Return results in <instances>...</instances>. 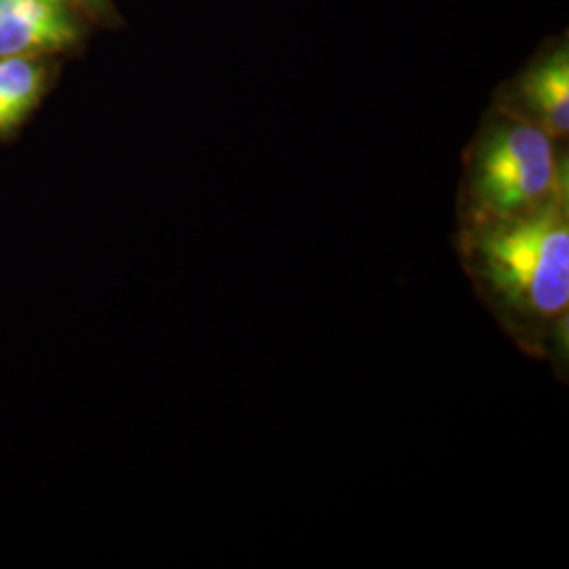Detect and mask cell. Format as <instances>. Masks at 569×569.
Wrapping results in <instances>:
<instances>
[{
    "label": "cell",
    "mask_w": 569,
    "mask_h": 569,
    "mask_svg": "<svg viewBox=\"0 0 569 569\" xmlns=\"http://www.w3.org/2000/svg\"><path fill=\"white\" fill-rule=\"evenodd\" d=\"M496 102L540 127L555 142H566L569 136L568 42H559L540 53L500 91Z\"/></svg>",
    "instance_id": "3957f363"
},
{
    "label": "cell",
    "mask_w": 569,
    "mask_h": 569,
    "mask_svg": "<svg viewBox=\"0 0 569 569\" xmlns=\"http://www.w3.org/2000/svg\"><path fill=\"white\" fill-rule=\"evenodd\" d=\"M569 197L568 157L533 122L493 102L465 154L458 228L509 222Z\"/></svg>",
    "instance_id": "7a4b0ae2"
},
{
    "label": "cell",
    "mask_w": 569,
    "mask_h": 569,
    "mask_svg": "<svg viewBox=\"0 0 569 569\" xmlns=\"http://www.w3.org/2000/svg\"><path fill=\"white\" fill-rule=\"evenodd\" d=\"M475 296L523 355L568 371L569 197L509 222L458 228Z\"/></svg>",
    "instance_id": "6da1fadb"
},
{
    "label": "cell",
    "mask_w": 569,
    "mask_h": 569,
    "mask_svg": "<svg viewBox=\"0 0 569 569\" xmlns=\"http://www.w3.org/2000/svg\"><path fill=\"white\" fill-rule=\"evenodd\" d=\"M77 39L61 0H0V58L60 49Z\"/></svg>",
    "instance_id": "277c9868"
},
{
    "label": "cell",
    "mask_w": 569,
    "mask_h": 569,
    "mask_svg": "<svg viewBox=\"0 0 569 569\" xmlns=\"http://www.w3.org/2000/svg\"><path fill=\"white\" fill-rule=\"evenodd\" d=\"M42 70L21 56L0 58V131L16 127L37 102Z\"/></svg>",
    "instance_id": "5b68a950"
},
{
    "label": "cell",
    "mask_w": 569,
    "mask_h": 569,
    "mask_svg": "<svg viewBox=\"0 0 569 569\" xmlns=\"http://www.w3.org/2000/svg\"><path fill=\"white\" fill-rule=\"evenodd\" d=\"M84 2H89V4H102V0H84Z\"/></svg>",
    "instance_id": "8992f818"
}]
</instances>
